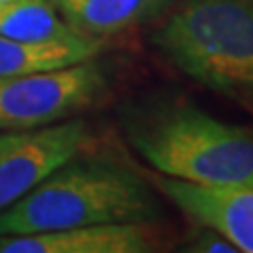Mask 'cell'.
Wrapping results in <instances>:
<instances>
[{"label":"cell","mask_w":253,"mask_h":253,"mask_svg":"<svg viewBox=\"0 0 253 253\" xmlns=\"http://www.w3.org/2000/svg\"><path fill=\"white\" fill-rule=\"evenodd\" d=\"M156 215L158 203L137 173L112 161L72 158L0 211V234L148 221Z\"/></svg>","instance_id":"obj_1"},{"label":"cell","mask_w":253,"mask_h":253,"mask_svg":"<svg viewBox=\"0 0 253 253\" xmlns=\"http://www.w3.org/2000/svg\"><path fill=\"white\" fill-rule=\"evenodd\" d=\"M152 42L192 81L253 104V0H181Z\"/></svg>","instance_id":"obj_2"},{"label":"cell","mask_w":253,"mask_h":253,"mask_svg":"<svg viewBox=\"0 0 253 253\" xmlns=\"http://www.w3.org/2000/svg\"><path fill=\"white\" fill-rule=\"evenodd\" d=\"M148 165L167 177L205 186L253 188V133L217 121L186 101H173L131 126Z\"/></svg>","instance_id":"obj_3"},{"label":"cell","mask_w":253,"mask_h":253,"mask_svg":"<svg viewBox=\"0 0 253 253\" xmlns=\"http://www.w3.org/2000/svg\"><path fill=\"white\" fill-rule=\"evenodd\" d=\"M106 89L101 66L86 59L46 72L0 76V131H30L91 106Z\"/></svg>","instance_id":"obj_4"},{"label":"cell","mask_w":253,"mask_h":253,"mask_svg":"<svg viewBox=\"0 0 253 253\" xmlns=\"http://www.w3.org/2000/svg\"><path fill=\"white\" fill-rule=\"evenodd\" d=\"M84 144V121L51 123L21 131L19 139L0 156V211L76 158Z\"/></svg>","instance_id":"obj_5"},{"label":"cell","mask_w":253,"mask_h":253,"mask_svg":"<svg viewBox=\"0 0 253 253\" xmlns=\"http://www.w3.org/2000/svg\"><path fill=\"white\" fill-rule=\"evenodd\" d=\"M158 186L188 217L219 232L236 251L253 253L251 186H205L175 177L158 179Z\"/></svg>","instance_id":"obj_6"},{"label":"cell","mask_w":253,"mask_h":253,"mask_svg":"<svg viewBox=\"0 0 253 253\" xmlns=\"http://www.w3.org/2000/svg\"><path fill=\"white\" fill-rule=\"evenodd\" d=\"M161 247L146 221H114L34 234H0V253H148Z\"/></svg>","instance_id":"obj_7"},{"label":"cell","mask_w":253,"mask_h":253,"mask_svg":"<svg viewBox=\"0 0 253 253\" xmlns=\"http://www.w3.org/2000/svg\"><path fill=\"white\" fill-rule=\"evenodd\" d=\"M70 28L101 38L158 17L173 0H55Z\"/></svg>","instance_id":"obj_8"},{"label":"cell","mask_w":253,"mask_h":253,"mask_svg":"<svg viewBox=\"0 0 253 253\" xmlns=\"http://www.w3.org/2000/svg\"><path fill=\"white\" fill-rule=\"evenodd\" d=\"M101 51L99 38L81 36L70 42H21L0 36V76L46 72L95 59Z\"/></svg>","instance_id":"obj_9"},{"label":"cell","mask_w":253,"mask_h":253,"mask_svg":"<svg viewBox=\"0 0 253 253\" xmlns=\"http://www.w3.org/2000/svg\"><path fill=\"white\" fill-rule=\"evenodd\" d=\"M0 36L21 42H70L84 34L70 28L46 0H15L0 6Z\"/></svg>","instance_id":"obj_10"},{"label":"cell","mask_w":253,"mask_h":253,"mask_svg":"<svg viewBox=\"0 0 253 253\" xmlns=\"http://www.w3.org/2000/svg\"><path fill=\"white\" fill-rule=\"evenodd\" d=\"M205 230L203 234L192 243V249L196 251H221V253H236V247L230 243V241H226L224 236H221L219 232L215 230H211V228L207 226H203Z\"/></svg>","instance_id":"obj_11"},{"label":"cell","mask_w":253,"mask_h":253,"mask_svg":"<svg viewBox=\"0 0 253 253\" xmlns=\"http://www.w3.org/2000/svg\"><path fill=\"white\" fill-rule=\"evenodd\" d=\"M19 135H21V131H0V156L19 139Z\"/></svg>","instance_id":"obj_12"},{"label":"cell","mask_w":253,"mask_h":253,"mask_svg":"<svg viewBox=\"0 0 253 253\" xmlns=\"http://www.w3.org/2000/svg\"><path fill=\"white\" fill-rule=\"evenodd\" d=\"M9 2H15V0H0V6H2V4H9Z\"/></svg>","instance_id":"obj_13"}]
</instances>
